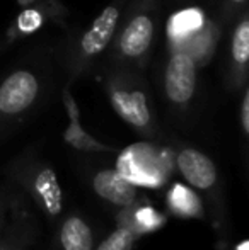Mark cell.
<instances>
[{
	"label": "cell",
	"instance_id": "cell-7",
	"mask_svg": "<svg viewBox=\"0 0 249 250\" xmlns=\"http://www.w3.org/2000/svg\"><path fill=\"white\" fill-rule=\"evenodd\" d=\"M176 165L183 177L188 181L189 186L203 191L212 201V214L213 221L219 227L224 220V201L222 189L219 184V174H217L215 164L212 158L206 157L200 150L191 146H183L176 153Z\"/></svg>",
	"mask_w": 249,
	"mask_h": 250
},
{
	"label": "cell",
	"instance_id": "cell-17",
	"mask_svg": "<svg viewBox=\"0 0 249 250\" xmlns=\"http://www.w3.org/2000/svg\"><path fill=\"white\" fill-rule=\"evenodd\" d=\"M248 10V0H222L219 16H217V29L220 34L232 27V24Z\"/></svg>",
	"mask_w": 249,
	"mask_h": 250
},
{
	"label": "cell",
	"instance_id": "cell-22",
	"mask_svg": "<svg viewBox=\"0 0 249 250\" xmlns=\"http://www.w3.org/2000/svg\"><path fill=\"white\" fill-rule=\"evenodd\" d=\"M174 2H183V0H174Z\"/></svg>",
	"mask_w": 249,
	"mask_h": 250
},
{
	"label": "cell",
	"instance_id": "cell-10",
	"mask_svg": "<svg viewBox=\"0 0 249 250\" xmlns=\"http://www.w3.org/2000/svg\"><path fill=\"white\" fill-rule=\"evenodd\" d=\"M92 189L99 198L120 208L132 206L138 199L136 184H133L125 175H121L120 172L113 170V168L97 172L92 179Z\"/></svg>",
	"mask_w": 249,
	"mask_h": 250
},
{
	"label": "cell",
	"instance_id": "cell-11",
	"mask_svg": "<svg viewBox=\"0 0 249 250\" xmlns=\"http://www.w3.org/2000/svg\"><path fill=\"white\" fill-rule=\"evenodd\" d=\"M120 172L133 184L140 181V184H159L162 181L160 164L156 158L154 151L143 150L135 146L133 150L126 151V155L120 160Z\"/></svg>",
	"mask_w": 249,
	"mask_h": 250
},
{
	"label": "cell",
	"instance_id": "cell-8",
	"mask_svg": "<svg viewBox=\"0 0 249 250\" xmlns=\"http://www.w3.org/2000/svg\"><path fill=\"white\" fill-rule=\"evenodd\" d=\"M249 62V14L248 10L232 24L224 85L230 94H237L248 85Z\"/></svg>",
	"mask_w": 249,
	"mask_h": 250
},
{
	"label": "cell",
	"instance_id": "cell-9",
	"mask_svg": "<svg viewBox=\"0 0 249 250\" xmlns=\"http://www.w3.org/2000/svg\"><path fill=\"white\" fill-rule=\"evenodd\" d=\"M63 104L67 109V116H68V126H67L65 133H63V140L68 143L72 148L79 151H92V153H113L114 146L106 145V143L97 142L94 136H91L86 129L80 126V114L77 102L72 96V90L68 85L63 87L62 90Z\"/></svg>",
	"mask_w": 249,
	"mask_h": 250
},
{
	"label": "cell",
	"instance_id": "cell-6",
	"mask_svg": "<svg viewBox=\"0 0 249 250\" xmlns=\"http://www.w3.org/2000/svg\"><path fill=\"white\" fill-rule=\"evenodd\" d=\"M200 65L186 48H171L162 68V94L174 112L189 111L198 89Z\"/></svg>",
	"mask_w": 249,
	"mask_h": 250
},
{
	"label": "cell",
	"instance_id": "cell-1",
	"mask_svg": "<svg viewBox=\"0 0 249 250\" xmlns=\"http://www.w3.org/2000/svg\"><path fill=\"white\" fill-rule=\"evenodd\" d=\"M58 56L36 48L0 77V142L27 121L51 96Z\"/></svg>",
	"mask_w": 249,
	"mask_h": 250
},
{
	"label": "cell",
	"instance_id": "cell-5",
	"mask_svg": "<svg viewBox=\"0 0 249 250\" xmlns=\"http://www.w3.org/2000/svg\"><path fill=\"white\" fill-rule=\"evenodd\" d=\"M9 174L50 220L60 218L63 192L57 174L46 162L27 151L14 160Z\"/></svg>",
	"mask_w": 249,
	"mask_h": 250
},
{
	"label": "cell",
	"instance_id": "cell-21",
	"mask_svg": "<svg viewBox=\"0 0 249 250\" xmlns=\"http://www.w3.org/2000/svg\"><path fill=\"white\" fill-rule=\"evenodd\" d=\"M219 250H248V240H243L236 245H230L227 244L226 240H219V245H217Z\"/></svg>",
	"mask_w": 249,
	"mask_h": 250
},
{
	"label": "cell",
	"instance_id": "cell-19",
	"mask_svg": "<svg viewBox=\"0 0 249 250\" xmlns=\"http://www.w3.org/2000/svg\"><path fill=\"white\" fill-rule=\"evenodd\" d=\"M241 126L244 136L249 135V90L248 85L243 89V101H241Z\"/></svg>",
	"mask_w": 249,
	"mask_h": 250
},
{
	"label": "cell",
	"instance_id": "cell-4",
	"mask_svg": "<svg viewBox=\"0 0 249 250\" xmlns=\"http://www.w3.org/2000/svg\"><path fill=\"white\" fill-rule=\"evenodd\" d=\"M128 0H111L101 14L77 36H70L60 51V65L65 73V85L72 87L77 79L87 73L97 58L110 46Z\"/></svg>",
	"mask_w": 249,
	"mask_h": 250
},
{
	"label": "cell",
	"instance_id": "cell-12",
	"mask_svg": "<svg viewBox=\"0 0 249 250\" xmlns=\"http://www.w3.org/2000/svg\"><path fill=\"white\" fill-rule=\"evenodd\" d=\"M94 231L80 214H68L60 223L51 250H92Z\"/></svg>",
	"mask_w": 249,
	"mask_h": 250
},
{
	"label": "cell",
	"instance_id": "cell-14",
	"mask_svg": "<svg viewBox=\"0 0 249 250\" xmlns=\"http://www.w3.org/2000/svg\"><path fill=\"white\" fill-rule=\"evenodd\" d=\"M205 24L203 21V16L200 10H183L181 14H176V16L171 19L169 27H167V34H169V43L171 48L174 46H181L184 44L196 31H200Z\"/></svg>",
	"mask_w": 249,
	"mask_h": 250
},
{
	"label": "cell",
	"instance_id": "cell-13",
	"mask_svg": "<svg viewBox=\"0 0 249 250\" xmlns=\"http://www.w3.org/2000/svg\"><path fill=\"white\" fill-rule=\"evenodd\" d=\"M116 221L118 225L130 228L140 237L162 227L166 223V216L154 209L149 203L136 199L132 206L123 208V211L116 216Z\"/></svg>",
	"mask_w": 249,
	"mask_h": 250
},
{
	"label": "cell",
	"instance_id": "cell-16",
	"mask_svg": "<svg viewBox=\"0 0 249 250\" xmlns=\"http://www.w3.org/2000/svg\"><path fill=\"white\" fill-rule=\"evenodd\" d=\"M136 240H138V235H136L135 231L118 225L116 230L111 231V233L92 250H133Z\"/></svg>",
	"mask_w": 249,
	"mask_h": 250
},
{
	"label": "cell",
	"instance_id": "cell-3",
	"mask_svg": "<svg viewBox=\"0 0 249 250\" xmlns=\"http://www.w3.org/2000/svg\"><path fill=\"white\" fill-rule=\"evenodd\" d=\"M162 0H128L104 62L145 70L156 48Z\"/></svg>",
	"mask_w": 249,
	"mask_h": 250
},
{
	"label": "cell",
	"instance_id": "cell-15",
	"mask_svg": "<svg viewBox=\"0 0 249 250\" xmlns=\"http://www.w3.org/2000/svg\"><path fill=\"white\" fill-rule=\"evenodd\" d=\"M167 206L174 214L183 218H202L203 208L198 196L183 184H174L167 192Z\"/></svg>",
	"mask_w": 249,
	"mask_h": 250
},
{
	"label": "cell",
	"instance_id": "cell-2",
	"mask_svg": "<svg viewBox=\"0 0 249 250\" xmlns=\"http://www.w3.org/2000/svg\"><path fill=\"white\" fill-rule=\"evenodd\" d=\"M113 111L130 128L147 140L159 136L152 94L143 72L123 63L104 62L99 73Z\"/></svg>",
	"mask_w": 249,
	"mask_h": 250
},
{
	"label": "cell",
	"instance_id": "cell-20",
	"mask_svg": "<svg viewBox=\"0 0 249 250\" xmlns=\"http://www.w3.org/2000/svg\"><path fill=\"white\" fill-rule=\"evenodd\" d=\"M9 209H10V198L7 194H0V238L3 235V230H5Z\"/></svg>",
	"mask_w": 249,
	"mask_h": 250
},
{
	"label": "cell",
	"instance_id": "cell-18",
	"mask_svg": "<svg viewBox=\"0 0 249 250\" xmlns=\"http://www.w3.org/2000/svg\"><path fill=\"white\" fill-rule=\"evenodd\" d=\"M46 21V14L40 9H27L21 14L16 19L12 26V34L14 36H24V34H29L33 31H36L41 24Z\"/></svg>",
	"mask_w": 249,
	"mask_h": 250
}]
</instances>
